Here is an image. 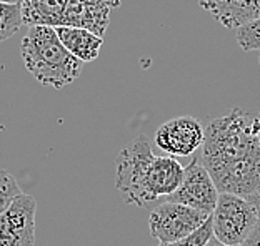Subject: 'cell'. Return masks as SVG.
I'll list each match as a JSON object with an SVG mask.
<instances>
[{
  "label": "cell",
  "mask_w": 260,
  "mask_h": 246,
  "mask_svg": "<svg viewBox=\"0 0 260 246\" xmlns=\"http://www.w3.org/2000/svg\"><path fill=\"white\" fill-rule=\"evenodd\" d=\"M22 193L15 177L5 170H0V213Z\"/></svg>",
  "instance_id": "2e32d148"
},
{
  "label": "cell",
  "mask_w": 260,
  "mask_h": 246,
  "mask_svg": "<svg viewBox=\"0 0 260 246\" xmlns=\"http://www.w3.org/2000/svg\"><path fill=\"white\" fill-rule=\"evenodd\" d=\"M120 0H22V19L28 27H80L104 37L110 10Z\"/></svg>",
  "instance_id": "3957f363"
},
{
  "label": "cell",
  "mask_w": 260,
  "mask_h": 246,
  "mask_svg": "<svg viewBox=\"0 0 260 246\" xmlns=\"http://www.w3.org/2000/svg\"><path fill=\"white\" fill-rule=\"evenodd\" d=\"M218 200V190L212 180L210 173L200 161V156H195L193 160L185 167L184 180L175 193L165 198V201L182 203L185 207L199 210V212L212 215Z\"/></svg>",
  "instance_id": "52a82bcc"
},
{
  "label": "cell",
  "mask_w": 260,
  "mask_h": 246,
  "mask_svg": "<svg viewBox=\"0 0 260 246\" xmlns=\"http://www.w3.org/2000/svg\"><path fill=\"white\" fill-rule=\"evenodd\" d=\"M20 54L27 72L44 87L63 89L80 77L84 62L75 58L57 37L54 27L32 25L23 35Z\"/></svg>",
  "instance_id": "7a4b0ae2"
},
{
  "label": "cell",
  "mask_w": 260,
  "mask_h": 246,
  "mask_svg": "<svg viewBox=\"0 0 260 246\" xmlns=\"http://www.w3.org/2000/svg\"><path fill=\"white\" fill-rule=\"evenodd\" d=\"M22 25V5L0 2V42H5L10 37H14Z\"/></svg>",
  "instance_id": "4fadbf2b"
},
{
  "label": "cell",
  "mask_w": 260,
  "mask_h": 246,
  "mask_svg": "<svg viewBox=\"0 0 260 246\" xmlns=\"http://www.w3.org/2000/svg\"><path fill=\"white\" fill-rule=\"evenodd\" d=\"M237 42L242 50H260V19L237 28Z\"/></svg>",
  "instance_id": "9a60e30c"
},
{
  "label": "cell",
  "mask_w": 260,
  "mask_h": 246,
  "mask_svg": "<svg viewBox=\"0 0 260 246\" xmlns=\"http://www.w3.org/2000/svg\"><path fill=\"white\" fill-rule=\"evenodd\" d=\"M258 135L260 116L240 108L207 125L199 156L218 193L247 198L260 186Z\"/></svg>",
  "instance_id": "6da1fadb"
},
{
  "label": "cell",
  "mask_w": 260,
  "mask_h": 246,
  "mask_svg": "<svg viewBox=\"0 0 260 246\" xmlns=\"http://www.w3.org/2000/svg\"><path fill=\"white\" fill-rule=\"evenodd\" d=\"M57 37L75 58L80 62H93L100 55V49L104 45V37H99L87 28L80 27H54Z\"/></svg>",
  "instance_id": "7c38bea8"
},
{
  "label": "cell",
  "mask_w": 260,
  "mask_h": 246,
  "mask_svg": "<svg viewBox=\"0 0 260 246\" xmlns=\"http://www.w3.org/2000/svg\"><path fill=\"white\" fill-rule=\"evenodd\" d=\"M258 67H260V55H258Z\"/></svg>",
  "instance_id": "44dd1931"
},
{
  "label": "cell",
  "mask_w": 260,
  "mask_h": 246,
  "mask_svg": "<svg viewBox=\"0 0 260 246\" xmlns=\"http://www.w3.org/2000/svg\"><path fill=\"white\" fill-rule=\"evenodd\" d=\"M205 128L193 116H177L155 132V145L170 156H188L204 143Z\"/></svg>",
  "instance_id": "9c48e42d"
},
{
  "label": "cell",
  "mask_w": 260,
  "mask_h": 246,
  "mask_svg": "<svg viewBox=\"0 0 260 246\" xmlns=\"http://www.w3.org/2000/svg\"><path fill=\"white\" fill-rule=\"evenodd\" d=\"M258 143H260V135H258Z\"/></svg>",
  "instance_id": "7402d4cb"
},
{
  "label": "cell",
  "mask_w": 260,
  "mask_h": 246,
  "mask_svg": "<svg viewBox=\"0 0 260 246\" xmlns=\"http://www.w3.org/2000/svg\"><path fill=\"white\" fill-rule=\"evenodd\" d=\"M247 200H249V203L253 207V210H255L257 216L260 218V186H258V188H257L255 191L250 193V195L247 196Z\"/></svg>",
  "instance_id": "ac0fdd59"
},
{
  "label": "cell",
  "mask_w": 260,
  "mask_h": 246,
  "mask_svg": "<svg viewBox=\"0 0 260 246\" xmlns=\"http://www.w3.org/2000/svg\"><path fill=\"white\" fill-rule=\"evenodd\" d=\"M240 246H260V218L257 221L255 228H253V231L250 233V236L247 238Z\"/></svg>",
  "instance_id": "e0dca14e"
},
{
  "label": "cell",
  "mask_w": 260,
  "mask_h": 246,
  "mask_svg": "<svg viewBox=\"0 0 260 246\" xmlns=\"http://www.w3.org/2000/svg\"><path fill=\"white\" fill-rule=\"evenodd\" d=\"M155 155L145 135H139L134 142L123 146L117 156L115 186L122 193L123 200L139 208L153 204L149 191V170Z\"/></svg>",
  "instance_id": "277c9868"
},
{
  "label": "cell",
  "mask_w": 260,
  "mask_h": 246,
  "mask_svg": "<svg viewBox=\"0 0 260 246\" xmlns=\"http://www.w3.org/2000/svg\"><path fill=\"white\" fill-rule=\"evenodd\" d=\"M209 216L182 203L164 201L152 210L149 230L158 243H172L193 233Z\"/></svg>",
  "instance_id": "8992f818"
},
{
  "label": "cell",
  "mask_w": 260,
  "mask_h": 246,
  "mask_svg": "<svg viewBox=\"0 0 260 246\" xmlns=\"http://www.w3.org/2000/svg\"><path fill=\"white\" fill-rule=\"evenodd\" d=\"M185 168L175 156H155L149 170V191L153 201L170 196L184 180Z\"/></svg>",
  "instance_id": "8fae6325"
},
{
  "label": "cell",
  "mask_w": 260,
  "mask_h": 246,
  "mask_svg": "<svg viewBox=\"0 0 260 246\" xmlns=\"http://www.w3.org/2000/svg\"><path fill=\"white\" fill-rule=\"evenodd\" d=\"M212 236H214V228H212V216H209L204 221V225L199 226L188 236L177 239V241L172 243H160L158 246H205Z\"/></svg>",
  "instance_id": "5bb4252c"
},
{
  "label": "cell",
  "mask_w": 260,
  "mask_h": 246,
  "mask_svg": "<svg viewBox=\"0 0 260 246\" xmlns=\"http://www.w3.org/2000/svg\"><path fill=\"white\" fill-rule=\"evenodd\" d=\"M199 4L220 25L232 30L260 19V0H199Z\"/></svg>",
  "instance_id": "30bf717a"
},
{
  "label": "cell",
  "mask_w": 260,
  "mask_h": 246,
  "mask_svg": "<svg viewBox=\"0 0 260 246\" xmlns=\"http://www.w3.org/2000/svg\"><path fill=\"white\" fill-rule=\"evenodd\" d=\"M205 246H234V244H225V243L218 241L217 238H214V236H212V238L209 239V243H207Z\"/></svg>",
  "instance_id": "d6986e66"
},
{
  "label": "cell",
  "mask_w": 260,
  "mask_h": 246,
  "mask_svg": "<svg viewBox=\"0 0 260 246\" xmlns=\"http://www.w3.org/2000/svg\"><path fill=\"white\" fill-rule=\"evenodd\" d=\"M210 216L214 238L234 246L244 243L258 221V216L249 200L234 193H218L217 204Z\"/></svg>",
  "instance_id": "5b68a950"
},
{
  "label": "cell",
  "mask_w": 260,
  "mask_h": 246,
  "mask_svg": "<svg viewBox=\"0 0 260 246\" xmlns=\"http://www.w3.org/2000/svg\"><path fill=\"white\" fill-rule=\"evenodd\" d=\"M4 4H22V0H0Z\"/></svg>",
  "instance_id": "ffe728a7"
},
{
  "label": "cell",
  "mask_w": 260,
  "mask_h": 246,
  "mask_svg": "<svg viewBox=\"0 0 260 246\" xmlns=\"http://www.w3.org/2000/svg\"><path fill=\"white\" fill-rule=\"evenodd\" d=\"M37 200L20 193L0 213V246H34Z\"/></svg>",
  "instance_id": "ba28073f"
}]
</instances>
